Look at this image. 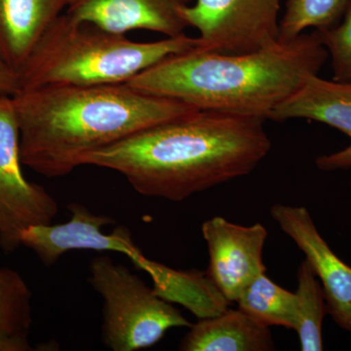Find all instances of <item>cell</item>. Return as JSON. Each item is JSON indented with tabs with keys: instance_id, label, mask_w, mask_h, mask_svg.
I'll use <instances>...</instances> for the list:
<instances>
[{
	"instance_id": "6da1fadb",
	"label": "cell",
	"mask_w": 351,
	"mask_h": 351,
	"mask_svg": "<svg viewBox=\"0 0 351 351\" xmlns=\"http://www.w3.org/2000/svg\"><path fill=\"white\" fill-rule=\"evenodd\" d=\"M265 119L195 110L83 158V165L115 171L147 197L181 202L250 175L272 144Z\"/></svg>"
},
{
	"instance_id": "7a4b0ae2",
	"label": "cell",
	"mask_w": 351,
	"mask_h": 351,
	"mask_svg": "<svg viewBox=\"0 0 351 351\" xmlns=\"http://www.w3.org/2000/svg\"><path fill=\"white\" fill-rule=\"evenodd\" d=\"M21 160L47 178L71 174L87 154L197 108L130 85H49L13 96Z\"/></svg>"
},
{
	"instance_id": "3957f363",
	"label": "cell",
	"mask_w": 351,
	"mask_h": 351,
	"mask_svg": "<svg viewBox=\"0 0 351 351\" xmlns=\"http://www.w3.org/2000/svg\"><path fill=\"white\" fill-rule=\"evenodd\" d=\"M327 58L315 32L244 54L195 47L170 55L126 84L197 110L267 120L309 77L318 75Z\"/></svg>"
},
{
	"instance_id": "277c9868",
	"label": "cell",
	"mask_w": 351,
	"mask_h": 351,
	"mask_svg": "<svg viewBox=\"0 0 351 351\" xmlns=\"http://www.w3.org/2000/svg\"><path fill=\"white\" fill-rule=\"evenodd\" d=\"M197 46V38L186 34L138 43L64 12L18 71L20 91L49 85L123 84L170 55Z\"/></svg>"
},
{
	"instance_id": "5b68a950",
	"label": "cell",
	"mask_w": 351,
	"mask_h": 351,
	"mask_svg": "<svg viewBox=\"0 0 351 351\" xmlns=\"http://www.w3.org/2000/svg\"><path fill=\"white\" fill-rule=\"evenodd\" d=\"M88 282L103 299L101 339L110 350H145L173 328L191 326L171 302L107 255L92 258Z\"/></svg>"
},
{
	"instance_id": "8992f818",
	"label": "cell",
	"mask_w": 351,
	"mask_h": 351,
	"mask_svg": "<svg viewBox=\"0 0 351 351\" xmlns=\"http://www.w3.org/2000/svg\"><path fill=\"white\" fill-rule=\"evenodd\" d=\"M22 165L13 97L0 95V248L5 254L19 248L23 230L52 223L59 212L43 186L25 179Z\"/></svg>"
},
{
	"instance_id": "52a82bcc",
	"label": "cell",
	"mask_w": 351,
	"mask_h": 351,
	"mask_svg": "<svg viewBox=\"0 0 351 351\" xmlns=\"http://www.w3.org/2000/svg\"><path fill=\"white\" fill-rule=\"evenodd\" d=\"M281 0H193L182 10L199 34L198 48L244 54L278 41Z\"/></svg>"
},
{
	"instance_id": "ba28073f",
	"label": "cell",
	"mask_w": 351,
	"mask_h": 351,
	"mask_svg": "<svg viewBox=\"0 0 351 351\" xmlns=\"http://www.w3.org/2000/svg\"><path fill=\"white\" fill-rule=\"evenodd\" d=\"M201 232L209 253L208 278L226 301L237 302L244 288L267 272L263 258L267 228L260 223L237 225L218 216L204 221Z\"/></svg>"
},
{
	"instance_id": "9c48e42d",
	"label": "cell",
	"mask_w": 351,
	"mask_h": 351,
	"mask_svg": "<svg viewBox=\"0 0 351 351\" xmlns=\"http://www.w3.org/2000/svg\"><path fill=\"white\" fill-rule=\"evenodd\" d=\"M270 215L304 254L319 279L328 313L336 324L351 334V267L321 237L306 207L274 204Z\"/></svg>"
},
{
	"instance_id": "30bf717a",
	"label": "cell",
	"mask_w": 351,
	"mask_h": 351,
	"mask_svg": "<svg viewBox=\"0 0 351 351\" xmlns=\"http://www.w3.org/2000/svg\"><path fill=\"white\" fill-rule=\"evenodd\" d=\"M269 119H307L343 132L350 144L343 151L316 158L318 169L332 172L351 169V82L326 80L313 75L294 95L278 106Z\"/></svg>"
},
{
	"instance_id": "8fae6325",
	"label": "cell",
	"mask_w": 351,
	"mask_h": 351,
	"mask_svg": "<svg viewBox=\"0 0 351 351\" xmlns=\"http://www.w3.org/2000/svg\"><path fill=\"white\" fill-rule=\"evenodd\" d=\"M193 0H68L64 12L106 31L126 34L135 29L166 38L186 34L182 10Z\"/></svg>"
},
{
	"instance_id": "7c38bea8",
	"label": "cell",
	"mask_w": 351,
	"mask_h": 351,
	"mask_svg": "<svg viewBox=\"0 0 351 351\" xmlns=\"http://www.w3.org/2000/svg\"><path fill=\"white\" fill-rule=\"evenodd\" d=\"M68 0H0V58L16 73L22 69Z\"/></svg>"
},
{
	"instance_id": "4fadbf2b",
	"label": "cell",
	"mask_w": 351,
	"mask_h": 351,
	"mask_svg": "<svg viewBox=\"0 0 351 351\" xmlns=\"http://www.w3.org/2000/svg\"><path fill=\"white\" fill-rule=\"evenodd\" d=\"M179 346L184 351H269L276 350L269 327L241 309H226L191 324Z\"/></svg>"
},
{
	"instance_id": "5bb4252c",
	"label": "cell",
	"mask_w": 351,
	"mask_h": 351,
	"mask_svg": "<svg viewBox=\"0 0 351 351\" xmlns=\"http://www.w3.org/2000/svg\"><path fill=\"white\" fill-rule=\"evenodd\" d=\"M239 308L265 326L294 329L295 295L260 274L242 291L237 299Z\"/></svg>"
},
{
	"instance_id": "9a60e30c",
	"label": "cell",
	"mask_w": 351,
	"mask_h": 351,
	"mask_svg": "<svg viewBox=\"0 0 351 351\" xmlns=\"http://www.w3.org/2000/svg\"><path fill=\"white\" fill-rule=\"evenodd\" d=\"M294 329L302 351L323 350V320L328 313L322 286L306 260L297 271Z\"/></svg>"
},
{
	"instance_id": "2e32d148",
	"label": "cell",
	"mask_w": 351,
	"mask_h": 351,
	"mask_svg": "<svg viewBox=\"0 0 351 351\" xmlns=\"http://www.w3.org/2000/svg\"><path fill=\"white\" fill-rule=\"evenodd\" d=\"M350 0H286L279 24L278 40H293L308 27L315 31L339 24Z\"/></svg>"
},
{
	"instance_id": "e0dca14e",
	"label": "cell",
	"mask_w": 351,
	"mask_h": 351,
	"mask_svg": "<svg viewBox=\"0 0 351 351\" xmlns=\"http://www.w3.org/2000/svg\"><path fill=\"white\" fill-rule=\"evenodd\" d=\"M32 291L8 267L0 269V336L29 338L32 325Z\"/></svg>"
},
{
	"instance_id": "ac0fdd59",
	"label": "cell",
	"mask_w": 351,
	"mask_h": 351,
	"mask_svg": "<svg viewBox=\"0 0 351 351\" xmlns=\"http://www.w3.org/2000/svg\"><path fill=\"white\" fill-rule=\"evenodd\" d=\"M343 18L341 24L315 32L331 55L332 80L351 82V0Z\"/></svg>"
},
{
	"instance_id": "d6986e66",
	"label": "cell",
	"mask_w": 351,
	"mask_h": 351,
	"mask_svg": "<svg viewBox=\"0 0 351 351\" xmlns=\"http://www.w3.org/2000/svg\"><path fill=\"white\" fill-rule=\"evenodd\" d=\"M19 91L18 73L0 58V95L13 97Z\"/></svg>"
}]
</instances>
